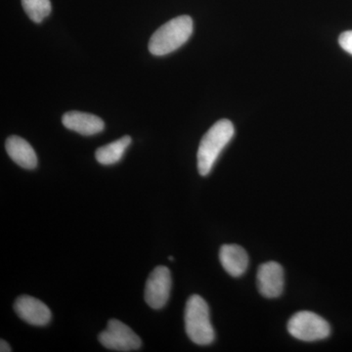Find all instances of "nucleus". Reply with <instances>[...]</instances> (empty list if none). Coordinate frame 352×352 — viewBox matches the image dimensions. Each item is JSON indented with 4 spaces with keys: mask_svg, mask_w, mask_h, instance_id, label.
I'll use <instances>...</instances> for the list:
<instances>
[{
    "mask_svg": "<svg viewBox=\"0 0 352 352\" xmlns=\"http://www.w3.org/2000/svg\"><path fill=\"white\" fill-rule=\"evenodd\" d=\"M131 144V136L126 135L113 141L110 144L102 146L95 152L96 161L103 166H111V164L119 163Z\"/></svg>",
    "mask_w": 352,
    "mask_h": 352,
    "instance_id": "12",
    "label": "nucleus"
},
{
    "mask_svg": "<svg viewBox=\"0 0 352 352\" xmlns=\"http://www.w3.org/2000/svg\"><path fill=\"white\" fill-rule=\"evenodd\" d=\"M289 333L303 342H316L330 336L331 327L325 319L311 311H300L288 322Z\"/></svg>",
    "mask_w": 352,
    "mask_h": 352,
    "instance_id": "4",
    "label": "nucleus"
},
{
    "mask_svg": "<svg viewBox=\"0 0 352 352\" xmlns=\"http://www.w3.org/2000/svg\"><path fill=\"white\" fill-rule=\"evenodd\" d=\"M170 271L166 266H157L148 277L145 287V302L153 309H161L170 298Z\"/></svg>",
    "mask_w": 352,
    "mask_h": 352,
    "instance_id": "6",
    "label": "nucleus"
},
{
    "mask_svg": "<svg viewBox=\"0 0 352 352\" xmlns=\"http://www.w3.org/2000/svg\"><path fill=\"white\" fill-rule=\"evenodd\" d=\"M0 351L1 352H10L12 351L11 346L7 344L6 340H1L0 342Z\"/></svg>",
    "mask_w": 352,
    "mask_h": 352,
    "instance_id": "15",
    "label": "nucleus"
},
{
    "mask_svg": "<svg viewBox=\"0 0 352 352\" xmlns=\"http://www.w3.org/2000/svg\"><path fill=\"white\" fill-rule=\"evenodd\" d=\"M7 154L14 163L25 170H34L38 166V156L28 141L19 136L12 135L7 138Z\"/></svg>",
    "mask_w": 352,
    "mask_h": 352,
    "instance_id": "10",
    "label": "nucleus"
},
{
    "mask_svg": "<svg viewBox=\"0 0 352 352\" xmlns=\"http://www.w3.org/2000/svg\"><path fill=\"white\" fill-rule=\"evenodd\" d=\"M14 309L21 319L34 326H45L51 320V311L47 305L38 298L21 296L14 303Z\"/></svg>",
    "mask_w": 352,
    "mask_h": 352,
    "instance_id": "8",
    "label": "nucleus"
},
{
    "mask_svg": "<svg viewBox=\"0 0 352 352\" xmlns=\"http://www.w3.org/2000/svg\"><path fill=\"white\" fill-rule=\"evenodd\" d=\"M185 329L189 339L199 346H208L214 340V329L210 318V308L201 296L193 295L185 308Z\"/></svg>",
    "mask_w": 352,
    "mask_h": 352,
    "instance_id": "3",
    "label": "nucleus"
},
{
    "mask_svg": "<svg viewBox=\"0 0 352 352\" xmlns=\"http://www.w3.org/2000/svg\"><path fill=\"white\" fill-rule=\"evenodd\" d=\"M193 20L190 16L173 18L161 25L150 38L149 51L155 56H164L182 47L192 36Z\"/></svg>",
    "mask_w": 352,
    "mask_h": 352,
    "instance_id": "2",
    "label": "nucleus"
},
{
    "mask_svg": "<svg viewBox=\"0 0 352 352\" xmlns=\"http://www.w3.org/2000/svg\"><path fill=\"white\" fill-rule=\"evenodd\" d=\"M99 342L106 349L116 351H138L142 346V340L129 326L117 319L108 322L107 330L100 333Z\"/></svg>",
    "mask_w": 352,
    "mask_h": 352,
    "instance_id": "5",
    "label": "nucleus"
},
{
    "mask_svg": "<svg viewBox=\"0 0 352 352\" xmlns=\"http://www.w3.org/2000/svg\"><path fill=\"white\" fill-rule=\"evenodd\" d=\"M340 47L352 55V31L342 32L339 38Z\"/></svg>",
    "mask_w": 352,
    "mask_h": 352,
    "instance_id": "14",
    "label": "nucleus"
},
{
    "mask_svg": "<svg viewBox=\"0 0 352 352\" xmlns=\"http://www.w3.org/2000/svg\"><path fill=\"white\" fill-rule=\"evenodd\" d=\"M219 261L224 270L233 277L242 276L249 265L247 252L238 245H222L219 251Z\"/></svg>",
    "mask_w": 352,
    "mask_h": 352,
    "instance_id": "11",
    "label": "nucleus"
},
{
    "mask_svg": "<svg viewBox=\"0 0 352 352\" xmlns=\"http://www.w3.org/2000/svg\"><path fill=\"white\" fill-rule=\"evenodd\" d=\"M170 258V261H173V256H170V258Z\"/></svg>",
    "mask_w": 352,
    "mask_h": 352,
    "instance_id": "16",
    "label": "nucleus"
},
{
    "mask_svg": "<svg viewBox=\"0 0 352 352\" xmlns=\"http://www.w3.org/2000/svg\"><path fill=\"white\" fill-rule=\"evenodd\" d=\"M22 6L30 19L41 23L51 13L50 0H22Z\"/></svg>",
    "mask_w": 352,
    "mask_h": 352,
    "instance_id": "13",
    "label": "nucleus"
},
{
    "mask_svg": "<svg viewBox=\"0 0 352 352\" xmlns=\"http://www.w3.org/2000/svg\"><path fill=\"white\" fill-rule=\"evenodd\" d=\"M235 134V127L229 120L222 119L215 122L201 138L197 154L199 173L210 175L215 162L224 148L228 145Z\"/></svg>",
    "mask_w": 352,
    "mask_h": 352,
    "instance_id": "1",
    "label": "nucleus"
},
{
    "mask_svg": "<svg viewBox=\"0 0 352 352\" xmlns=\"http://www.w3.org/2000/svg\"><path fill=\"white\" fill-rule=\"evenodd\" d=\"M62 124L67 129L85 136L100 133L105 129V124L101 118L78 111H69L64 113Z\"/></svg>",
    "mask_w": 352,
    "mask_h": 352,
    "instance_id": "9",
    "label": "nucleus"
},
{
    "mask_svg": "<svg viewBox=\"0 0 352 352\" xmlns=\"http://www.w3.org/2000/svg\"><path fill=\"white\" fill-rule=\"evenodd\" d=\"M259 293L267 298H275L282 295L284 289V270L275 261L261 264L256 276Z\"/></svg>",
    "mask_w": 352,
    "mask_h": 352,
    "instance_id": "7",
    "label": "nucleus"
}]
</instances>
